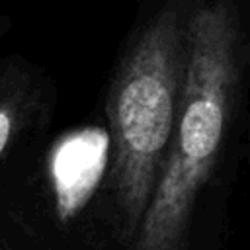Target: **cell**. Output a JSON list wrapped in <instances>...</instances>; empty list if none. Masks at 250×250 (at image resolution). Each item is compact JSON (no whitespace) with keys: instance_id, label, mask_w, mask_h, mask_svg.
Here are the masks:
<instances>
[{"instance_id":"obj_1","label":"cell","mask_w":250,"mask_h":250,"mask_svg":"<svg viewBox=\"0 0 250 250\" xmlns=\"http://www.w3.org/2000/svg\"><path fill=\"white\" fill-rule=\"evenodd\" d=\"M238 21L227 0L191 4L174 137L133 250H184L193 205L215 170L238 86Z\"/></svg>"},{"instance_id":"obj_2","label":"cell","mask_w":250,"mask_h":250,"mask_svg":"<svg viewBox=\"0 0 250 250\" xmlns=\"http://www.w3.org/2000/svg\"><path fill=\"white\" fill-rule=\"evenodd\" d=\"M188 0H170L141 29L109 94L111 189L121 229L137 236L178 123L188 64Z\"/></svg>"},{"instance_id":"obj_3","label":"cell","mask_w":250,"mask_h":250,"mask_svg":"<svg viewBox=\"0 0 250 250\" xmlns=\"http://www.w3.org/2000/svg\"><path fill=\"white\" fill-rule=\"evenodd\" d=\"M109 135L102 129H82L62 137L53 146L49 174L61 219L74 217L96 189L107 162Z\"/></svg>"},{"instance_id":"obj_4","label":"cell","mask_w":250,"mask_h":250,"mask_svg":"<svg viewBox=\"0 0 250 250\" xmlns=\"http://www.w3.org/2000/svg\"><path fill=\"white\" fill-rule=\"evenodd\" d=\"M18 125V105L12 100L0 102V154L10 145Z\"/></svg>"}]
</instances>
